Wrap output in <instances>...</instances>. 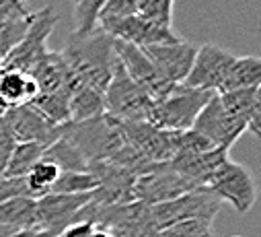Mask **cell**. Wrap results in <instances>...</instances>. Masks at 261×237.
<instances>
[{
  "mask_svg": "<svg viewBox=\"0 0 261 237\" xmlns=\"http://www.w3.org/2000/svg\"><path fill=\"white\" fill-rule=\"evenodd\" d=\"M13 237H54V235H49V233H43V231H37V229H33V231H17Z\"/></svg>",
  "mask_w": 261,
  "mask_h": 237,
  "instance_id": "cell-36",
  "label": "cell"
},
{
  "mask_svg": "<svg viewBox=\"0 0 261 237\" xmlns=\"http://www.w3.org/2000/svg\"><path fill=\"white\" fill-rule=\"evenodd\" d=\"M60 175V169L56 165H51L49 161H37L33 165V169L25 175L27 177V184H29V192H31V198L37 200L45 194H49V188L54 186L56 177Z\"/></svg>",
  "mask_w": 261,
  "mask_h": 237,
  "instance_id": "cell-28",
  "label": "cell"
},
{
  "mask_svg": "<svg viewBox=\"0 0 261 237\" xmlns=\"http://www.w3.org/2000/svg\"><path fill=\"white\" fill-rule=\"evenodd\" d=\"M23 0H0V9L3 7H9V5H21Z\"/></svg>",
  "mask_w": 261,
  "mask_h": 237,
  "instance_id": "cell-39",
  "label": "cell"
},
{
  "mask_svg": "<svg viewBox=\"0 0 261 237\" xmlns=\"http://www.w3.org/2000/svg\"><path fill=\"white\" fill-rule=\"evenodd\" d=\"M0 117H3V122L7 124V128H9V132H11L15 143L49 145V143H54L58 138V126L49 124L31 103L7 109Z\"/></svg>",
  "mask_w": 261,
  "mask_h": 237,
  "instance_id": "cell-16",
  "label": "cell"
},
{
  "mask_svg": "<svg viewBox=\"0 0 261 237\" xmlns=\"http://www.w3.org/2000/svg\"><path fill=\"white\" fill-rule=\"evenodd\" d=\"M15 198H31L27 177H0V202Z\"/></svg>",
  "mask_w": 261,
  "mask_h": 237,
  "instance_id": "cell-33",
  "label": "cell"
},
{
  "mask_svg": "<svg viewBox=\"0 0 261 237\" xmlns=\"http://www.w3.org/2000/svg\"><path fill=\"white\" fill-rule=\"evenodd\" d=\"M228 153H230V149L216 147V149H210V151H204L198 155H177L169 163L189 184H193L195 188H204L210 182V177L216 173V169L226 159H230Z\"/></svg>",
  "mask_w": 261,
  "mask_h": 237,
  "instance_id": "cell-17",
  "label": "cell"
},
{
  "mask_svg": "<svg viewBox=\"0 0 261 237\" xmlns=\"http://www.w3.org/2000/svg\"><path fill=\"white\" fill-rule=\"evenodd\" d=\"M204 188L212 192L220 202H228L241 215L249 212L257 200V186L251 169L234 163L232 159H226L216 169Z\"/></svg>",
  "mask_w": 261,
  "mask_h": 237,
  "instance_id": "cell-6",
  "label": "cell"
},
{
  "mask_svg": "<svg viewBox=\"0 0 261 237\" xmlns=\"http://www.w3.org/2000/svg\"><path fill=\"white\" fill-rule=\"evenodd\" d=\"M259 85L247 87V89H234L226 93H218V99L226 113L237 124H241L245 130H251L255 136H259L261 126V93Z\"/></svg>",
  "mask_w": 261,
  "mask_h": 237,
  "instance_id": "cell-18",
  "label": "cell"
},
{
  "mask_svg": "<svg viewBox=\"0 0 261 237\" xmlns=\"http://www.w3.org/2000/svg\"><path fill=\"white\" fill-rule=\"evenodd\" d=\"M159 237H216L212 223L206 221H187L159 231Z\"/></svg>",
  "mask_w": 261,
  "mask_h": 237,
  "instance_id": "cell-31",
  "label": "cell"
},
{
  "mask_svg": "<svg viewBox=\"0 0 261 237\" xmlns=\"http://www.w3.org/2000/svg\"><path fill=\"white\" fill-rule=\"evenodd\" d=\"M93 231V225L89 221H79L74 225H68L66 229H62L58 235L54 237H89Z\"/></svg>",
  "mask_w": 261,
  "mask_h": 237,
  "instance_id": "cell-35",
  "label": "cell"
},
{
  "mask_svg": "<svg viewBox=\"0 0 261 237\" xmlns=\"http://www.w3.org/2000/svg\"><path fill=\"white\" fill-rule=\"evenodd\" d=\"M113 50H115V56H117L119 64L127 73V77L132 79L152 101H159V99L167 97L177 87V85L169 83L156 70V66L150 62V58L144 54L142 48L132 45L127 41L113 39Z\"/></svg>",
  "mask_w": 261,
  "mask_h": 237,
  "instance_id": "cell-8",
  "label": "cell"
},
{
  "mask_svg": "<svg viewBox=\"0 0 261 237\" xmlns=\"http://www.w3.org/2000/svg\"><path fill=\"white\" fill-rule=\"evenodd\" d=\"M148 208H150L152 227L156 231H165L173 225L187 223V221L214 223L216 215L222 208V202L206 188H195L173 200H167V202H161Z\"/></svg>",
  "mask_w": 261,
  "mask_h": 237,
  "instance_id": "cell-4",
  "label": "cell"
},
{
  "mask_svg": "<svg viewBox=\"0 0 261 237\" xmlns=\"http://www.w3.org/2000/svg\"><path fill=\"white\" fill-rule=\"evenodd\" d=\"M93 192L85 194H45L35 200V227L37 231L58 235L68 225L79 223L81 210L91 202Z\"/></svg>",
  "mask_w": 261,
  "mask_h": 237,
  "instance_id": "cell-11",
  "label": "cell"
},
{
  "mask_svg": "<svg viewBox=\"0 0 261 237\" xmlns=\"http://www.w3.org/2000/svg\"><path fill=\"white\" fill-rule=\"evenodd\" d=\"M0 225L15 231H33L35 227V200L15 198L0 202Z\"/></svg>",
  "mask_w": 261,
  "mask_h": 237,
  "instance_id": "cell-22",
  "label": "cell"
},
{
  "mask_svg": "<svg viewBox=\"0 0 261 237\" xmlns=\"http://www.w3.org/2000/svg\"><path fill=\"white\" fill-rule=\"evenodd\" d=\"M97 190V180L91 171H60L49 192L54 194H85Z\"/></svg>",
  "mask_w": 261,
  "mask_h": 237,
  "instance_id": "cell-27",
  "label": "cell"
},
{
  "mask_svg": "<svg viewBox=\"0 0 261 237\" xmlns=\"http://www.w3.org/2000/svg\"><path fill=\"white\" fill-rule=\"evenodd\" d=\"M17 231L15 229H9V227H3L0 225V237H13Z\"/></svg>",
  "mask_w": 261,
  "mask_h": 237,
  "instance_id": "cell-38",
  "label": "cell"
},
{
  "mask_svg": "<svg viewBox=\"0 0 261 237\" xmlns=\"http://www.w3.org/2000/svg\"><path fill=\"white\" fill-rule=\"evenodd\" d=\"M37 93H39L37 83L29 73L0 66V113L31 103Z\"/></svg>",
  "mask_w": 261,
  "mask_h": 237,
  "instance_id": "cell-19",
  "label": "cell"
},
{
  "mask_svg": "<svg viewBox=\"0 0 261 237\" xmlns=\"http://www.w3.org/2000/svg\"><path fill=\"white\" fill-rule=\"evenodd\" d=\"M60 56L74 79V87H91L105 93L117 62L111 35L101 27L91 33H72Z\"/></svg>",
  "mask_w": 261,
  "mask_h": 237,
  "instance_id": "cell-1",
  "label": "cell"
},
{
  "mask_svg": "<svg viewBox=\"0 0 261 237\" xmlns=\"http://www.w3.org/2000/svg\"><path fill=\"white\" fill-rule=\"evenodd\" d=\"M58 136L68 140L87 159V163L107 161L125 143L121 122H117L109 113H101L83 122L60 124Z\"/></svg>",
  "mask_w": 261,
  "mask_h": 237,
  "instance_id": "cell-2",
  "label": "cell"
},
{
  "mask_svg": "<svg viewBox=\"0 0 261 237\" xmlns=\"http://www.w3.org/2000/svg\"><path fill=\"white\" fill-rule=\"evenodd\" d=\"M212 95H214V91L177 85L167 97L152 101L146 122L156 128L173 130V132L191 130L195 117H198V113L202 111V107L208 103V99Z\"/></svg>",
  "mask_w": 261,
  "mask_h": 237,
  "instance_id": "cell-3",
  "label": "cell"
},
{
  "mask_svg": "<svg viewBox=\"0 0 261 237\" xmlns=\"http://www.w3.org/2000/svg\"><path fill=\"white\" fill-rule=\"evenodd\" d=\"M191 190H195V186L189 184L185 177H181L171 167V163H152L144 173L136 175L134 200L146 206H154Z\"/></svg>",
  "mask_w": 261,
  "mask_h": 237,
  "instance_id": "cell-9",
  "label": "cell"
},
{
  "mask_svg": "<svg viewBox=\"0 0 261 237\" xmlns=\"http://www.w3.org/2000/svg\"><path fill=\"white\" fill-rule=\"evenodd\" d=\"M173 9H175V0H140L138 3V17L173 29Z\"/></svg>",
  "mask_w": 261,
  "mask_h": 237,
  "instance_id": "cell-29",
  "label": "cell"
},
{
  "mask_svg": "<svg viewBox=\"0 0 261 237\" xmlns=\"http://www.w3.org/2000/svg\"><path fill=\"white\" fill-rule=\"evenodd\" d=\"M99 27L113 39L127 41L138 48H146V45H154V43H173V41L181 39L173 29L154 25L138 15L103 21V23H99Z\"/></svg>",
  "mask_w": 261,
  "mask_h": 237,
  "instance_id": "cell-13",
  "label": "cell"
},
{
  "mask_svg": "<svg viewBox=\"0 0 261 237\" xmlns=\"http://www.w3.org/2000/svg\"><path fill=\"white\" fill-rule=\"evenodd\" d=\"M191 130L204 136L206 140H210L214 147H226V149H230L245 132V128L241 124H237L226 113V109L222 107V103L218 99V93H214L208 99V103L202 107Z\"/></svg>",
  "mask_w": 261,
  "mask_h": 237,
  "instance_id": "cell-14",
  "label": "cell"
},
{
  "mask_svg": "<svg viewBox=\"0 0 261 237\" xmlns=\"http://www.w3.org/2000/svg\"><path fill=\"white\" fill-rule=\"evenodd\" d=\"M31 105L54 126L70 122V91L37 93Z\"/></svg>",
  "mask_w": 261,
  "mask_h": 237,
  "instance_id": "cell-23",
  "label": "cell"
},
{
  "mask_svg": "<svg viewBox=\"0 0 261 237\" xmlns=\"http://www.w3.org/2000/svg\"><path fill=\"white\" fill-rule=\"evenodd\" d=\"M56 23H58V15L54 13L51 7L33 13V21H31L27 33L3 58V60H0V66H3V68H17V70L29 73L31 66L47 52L45 41H47L49 33L54 31Z\"/></svg>",
  "mask_w": 261,
  "mask_h": 237,
  "instance_id": "cell-7",
  "label": "cell"
},
{
  "mask_svg": "<svg viewBox=\"0 0 261 237\" xmlns=\"http://www.w3.org/2000/svg\"><path fill=\"white\" fill-rule=\"evenodd\" d=\"M89 237H113L109 231H105V229H99V227H93V231H91V235Z\"/></svg>",
  "mask_w": 261,
  "mask_h": 237,
  "instance_id": "cell-37",
  "label": "cell"
},
{
  "mask_svg": "<svg viewBox=\"0 0 261 237\" xmlns=\"http://www.w3.org/2000/svg\"><path fill=\"white\" fill-rule=\"evenodd\" d=\"M105 113L117 122H146L152 107V99L127 77L119 60L113 66L111 81L103 93Z\"/></svg>",
  "mask_w": 261,
  "mask_h": 237,
  "instance_id": "cell-5",
  "label": "cell"
},
{
  "mask_svg": "<svg viewBox=\"0 0 261 237\" xmlns=\"http://www.w3.org/2000/svg\"><path fill=\"white\" fill-rule=\"evenodd\" d=\"M47 145L41 143H15L7 167L0 177H25L37 161H41Z\"/></svg>",
  "mask_w": 261,
  "mask_h": 237,
  "instance_id": "cell-24",
  "label": "cell"
},
{
  "mask_svg": "<svg viewBox=\"0 0 261 237\" xmlns=\"http://www.w3.org/2000/svg\"><path fill=\"white\" fill-rule=\"evenodd\" d=\"M125 143L148 163H169L179 153L181 132L163 130L148 122H121Z\"/></svg>",
  "mask_w": 261,
  "mask_h": 237,
  "instance_id": "cell-10",
  "label": "cell"
},
{
  "mask_svg": "<svg viewBox=\"0 0 261 237\" xmlns=\"http://www.w3.org/2000/svg\"><path fill=\"white\" fill-rule=\"evenodd\" d=\"M43 161H49L51 165H56L60 171H89V163L87 159L64 138H56L54 143H49L43 151Z\"/></svg>",
  "mask_w": 261,
  "mask_h": 237,
  "instance_id": "cell-26",
  "label": "cell"
},
{
  "mask_svg": "<svg viewBox=\"0 0 261 237\" xmlns=\"http://www.w3.org/2000/svg\"><path fill=\"white\" fill-rule=\"evenodd\" d=\"M31 21L33 13L27 11L23 3L0 9V60L23 39Z\"/></svg>",
  "mask_w": 261,
  "mask_h": 237,
  "instance_id": "cell-20",
  "label": "cell"
},
{
  "mask_svg": "<svg viewBox=\"0 0 261 237\" xmlns=\"http://www.w3.org/2000/svg\"><path fill=\"white\" fill-rule=\"evenodd\" d=\"M234 54L222 50L216 43H204L198 45V52H195L193 64L183 81L185 87L191 89H204V91H214L218 93L230 64L234 62Z\"/></svg>",
  "mask_w": 261,
  "mask_h": 237,
  "instance_id": "cell-12",
  "label": "cell"
},
{
  "mask_svg": "<svg viewBox=\"0 0 261 237\" xmlns=\"http://www.w3.org/2000/svg\"><path fill=\"white\" fill-rule=\"evenodd\" d=\"M76 3H79V0H74V5H76Z\"/></svg>",
  "mask_w": 261,
  "mask_h": 237,
  "instance_id": "cell-40",
  "label": "cell"
},
{
  "mask_svg": "<svg viewBox=\"0 0 261 237\" xmlns=\"http://www.w3.org/2000/svg\"><path fill=\"white\" fill-rule=\"evenodd\" d=\"M261 85V60L257 56H237L218 93Z\"/></svg>",
  "mask_w": 261,
  "mask_h": 237,
  "instance_id": "cell-21",
  "label": "cell"
},
{
  "mask_svg": "<svg viewBox=\"0 0 261 237\" xmlns=\"http://www.w3.org/2000/svg\"><path fill=\"white\" fill-rule=\"evenodd\" d=\"M138 3L140 0H107L105 7L99 13L97 25L103 21H111V19H123L129 15L138 13Z\"/></svg>",
  "mask_w": 261,
  "mask_h": 237,
  "instance_id": "cell-32",
  "label": "cell"
},
{
  "mask_svg": "<svg viewBox=\"0 0 261 237\" xmlns=\"http://www.w3.org/2000/svg\"><path fill=\"white\" fill-rule=\"evenodd\" d=\"M107 0H79L76 3V31L74 33H91L93 29H97V19L101 9L105 7Z\"/></svg>",
  "mask_w": 261,
  "mask_h": 237,
  "instance_id": "cell-30",
  "label": "cell"
},
{
  "mask_svg": "<svg viewBox=\"0 0 261 237\" xmlns=\"http://www.w3.org/2000/svg\"><path fill=\"white\" fill-rule=\"evenodd\" d=\"M105 113L103 93L91 87H74L70 93V122L91 120Z\"/></svg>",
  "mask_w": 261,
  "mask_h": 237,
  "instance_id": "cell-25",
  "label": "cell"
},
{
  "mask_svg": "<svg viewBox=\"0 0 261 237\" xmlns=\"http://www.w3.org/2000/svg\"><path fill=\"white\" fill-rule=\"evenodd\" d=\"M13 147H15V140H13L7 124L3 122V117H0V175H3V171L7 167V161L11 157Z\"/></svg>",
  "mask_w": 261,
  "mask_h": 237,
  "instance_id": "cell-34",
  "label": "cell"
},
{
  "mask_svg": "<svg viewBox=\"0 0 261 237\" xmlns=\"http://www.w3.org/2000/svg\"><path fill=\"white\" fill-rule=\"evenodd\" d=\"M144 54L150 58V62L156 66V70L173 85H183L191 64L198 45L191 41L177 39L173 43H154L142 48Z\"/></svg>",
  "mask_w": 261,
  "mask_h": 237,
  "instance_id": "cell-15",
  "label": "cell"
}]
</instances>
